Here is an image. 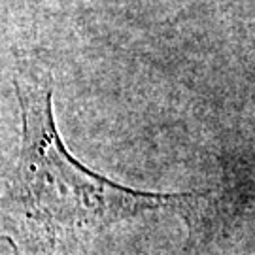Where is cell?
<instances>
[{"instance_id":"cell-1","label":"cell","mask_w":255,"mask_h":255,"mask_svg":"<svg viewBox=\"0 0 255 255\" xmlns=\"http://www.w3.org/2000/svg\"><path fill=\"white\" fill-rule=\"evenodd\" d=\"M21 106V147L0 180V238L17 250L57 254L80 248L112 225L147 212L193 219L212 193L130 189L87 168L63 144L53 114V80L25 72L15 78Z\"/></svg>"}]
</instances>
